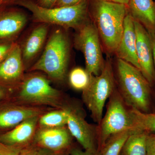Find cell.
Masks as SVG:
<instances>
[{
  "label": "cell",
  "mask_w": 155,
  "mask_h": 155,
  "mask_svg": "<svg viewBox=\"0 0 155 155\" xmlns=\"http://www.w3.org/2000/svg\"><path fill=\"white\" fill-rule=\"evenodd\" d=\"M128 13L127 6L105 0H89V14L106 51L115 53Z\"/></svg>",
  "instance_id": "6da1fadb"
},
{
  "label": "cell",
  "mask_w": 155,
  "mask_h": 155,
  "mask_svg": "<svg viewBox=\"0 0 155 155\" xmlns=\"http://www.w3.org/2000/svg\"><path fill=\"white\" fill-rule=\"evenodd\" d=\"M117 70L119 94L125 104L143 113H150L152 87L140 70L118 58Z\"/></svg>",
  "instance_id": "7a4b0ae2"
},
{
  "label": "cell",
  "mask_w": 155,
  "mask_h": 155,
  "mask_svg": "<svg viewBox=\"0 0 155 155\" xmlns=\"http://www.w3.org/2000/svg\"><path fill=\"white\" fill-rule=\"evenodd\" d=\"M89 3L84 0L76 5L53 8L42 7L33 0H18L15 4L30 11L34 22L77 30L89 20Z\"/></svg>",
  "instance_id": "3957f363"
},
{
  "label": "cell",
  "mask_w": 155,
  "mask_h": 155,
  "mask_svg": "<svg viewBox=\"0 0 155 155\" xmlns=\"http://www.w3.org/2000/svg\"><path fill=\"white\" fill-rule=\"evenodd\" d=\"M69 54L70 43L67 35L61 28L56 29L50 35L40 58L28 71H42L53 80L62 81L67 74Z\"/></svg>",
  "instance_id": "277c9868"
},
{
  "label": "cell",
  "mask_w": 155,
  "mask_h": 155,
  "mask_svg": "<svg viewBox=\"0 0 155 155\" xmlns=\"http://www.w3.org/2000/svg\"><path fill=\"white\" fill-rule=\"evenodd\" d=\"M115 87L113 67L108 61L99 75H91L88 86L82 94L83 101L90 111L94 121L98 124L102 119L106 101L115 91Z\"/></svg>",
  "instance_id": "5b68a950"
},
{
  "label": "cell",
  "mask_w": 155,
  "mask_h": 155,
  "mask_svg": "<svg viewBox=\"0 0 155 155\" xmlns=\"http://www.w3.org/2000/svg\"><path fill=\"white\" fill-rule=\"evenodd\" d=\"M107 111L97 127V140L101 149L108 139L115 135L127 131L135 130L129 110L120 94L114 91L109 98Z\"/></svg>",
  "instance_id": "8992f818"
},
{
  "label": "cell",
  "mask_w": 155,
  "mask_h": 155,
  "mask_svg": "<svg viewBox=\"0 0 155 155\" xmlns=\"http://www.w3.org/2000/svg\"><path fill=\"white\" fill-rule=\"evenodd\" d=\"M19 88L18 98L24 104L62 107L61 92L51 86L43 75L32 73L25 76Z\"/></svg>",
  "instance_id": "52a82bcc"
},
{
  "label": "cell",
  "mask_w": 155,
  "mask_h": 155,
  "mask_svg": "<svg viewBox=\"0 0 155 155\" xmlns=\"http://www.w3.org/2000/svg\"><path fill=\"white\" fill-rule=\"evenodd\" d=\"M77 31L75 45L84 56L85 70L90 75L97 76L101 74L105 63L97 30L94 23L88 20Z\"/></svg>",
  "instance_id": "ba28073f"
},
{
  "label": "cell",
  "mask_w": 155,
  "mask_h": 155,
  "mask_svg": "<svg viewBox=\"0 0 155 155\" xmlns=\"http://www.w3.org/2000/svg\"><path fill=\"white\" fill-rule=\"evenodd\" d=\"M69 110L67 125L71 135L77 140L84 150L91 153L97 151L96 145L97 127L89 124L79 110L69 108Z\"/></svg>",
  "instance_id": "9c48e42d"
},
{
  "label": "cell",
  "mask_w": 155,
  "mask_h": 155,
  "mask_svg": "<svg viewBox=\"0 0 155 155\" xmlns=\"http://www.w3.org/2000/svg\"><path fill=\"white\" fill-rule=\"evenodd\" d=\"M136 34L137 55L140 70L152 87L155 85V69L148 31L134 20Z\"/></svg>",
  "instance_id": "30bf717a"
},
{
  "label": "cell",
  "mask_w": 155,
  "mask_h": 155,
  "mask_svg": "<svg viewBox=\"0 0 155 155\" xmlns=\"http://www.w3.org/2000/svg\"><path fill=\"white\" fill-rule=\"evenodd\" d=\"M25 69L20 45L14 43L8 54L0 63V84L20 86L25 78Z\"/></svg>",
  "instance_id": "8fae6325"
},
{
  "label": "cell",
  "mask_w": 155,
  "mask_h": 155,
  "mask_svg": "<svg viewBox=\"0 0 155 155\" xmlns=\"http://www.w3.org/2000/svg\"><path fill=\"white\" fill-rule=\"evenodd\" d=\"M136 39L134 19L128 12L124 20L122 38L115 53L118 59L131 64L140 70L137 55Z\"/></svg>",
  "instance_id": "7c38bea8"
},
{
  "label": "cell",
  "mask_w": 155,
  "mask_h": 155,
  "mask_svg": "<svg viewBox=\"0 0 155 155\" xmlns=\"http://www.w3.org/2000/svg\"><path fill=\"white\" fill-rule=\"evenodd\" d=\"M71 134L64 127L40 128L35 135L37 144L41 148L56 152L65 149L71 143Z\"/></svg>",
  "instance_id": "4fadbf2b"
},
{
  "label": "cell",
  "mask_w": 155,
  "mask_h": 155,
  "mask_svg": "<svg viewBox=\"0 0 155 155\" xmlns=\"http://www.w3.org/2000/svg\"><path fill=\"white\" fill-rule=\"evenodd\" d=\"M43 108L30 105H10L0 108V129L16 127L30 118L45 114Z\"/></svg>",
  "instance_id": "5bb4252c"
},
{
  "label": "cell",
  "mask_w": 155,
  "mask_h": 155,
  "mask_svg": "<svg viewBox=\"0 0 155 155\" xmlns=\"http://www.w3.org/2000/svg\"><path fill=\"white\" fill-rule=\"evenodd\" d=\"M50 25L39 23L28 34L21 47L25 69L34 61L43 47Z\"/></svg>",
  "instance_id": "9a60e30c"
},
{
  "label": "cell",
  "mask_w": 155,
  "mask_h": 155,
  "mask_svg": "<svg viewBox=\"0 0 155 155\" xmlns=\"http://www.w3.org/2000/svg\"><path fill=\"white\" fill-rule=\"evenodd\" d=\"M39 117L27 119L11 131L2 134L0 136V141L11 147H21L28 143L35 135Z\"/></svg>",
  "instance_id": "2e32d148"
},
{
  "label": "cell",
  "mask_w": 155,
  "mask_h": 155,
  "mask_svg": "<svg viewBox=\"0 0 155 155\" xmlns=\"http://www.w3.org/2000/svg\"><path fill=\"white\" fill-rule=\"evenodd\" d=\"M127 10L134 20L148 31H155V2L153 0H129Z\"/></svg>",
  "instance_id": "e0dca14e"
},
{
  "label": "cell",
  "mask_w": 155,
  "mask_h": 155,
  "mask_svg": "<svg viewBox=\"0 0 155 155\" xmlns=\"http://www.w3.org/2000/svg\"><path fill=\"white\" fill-rule=\"evenodd\" d=\"M23 11L12 10L0 13V39L11 38L19 34L28 22Z\"/></svg>",
  "instance_id": "ac0fdd59"
},
{
  "label": "cell",
  "mask_w": 155,
  "mask_h": 155,
  "mask_svg": "<svg viewBox=\"0 0 155 155\" xmlns=\"http://www.w3.org/2000/svg\"><path fill=\"white\" fill-rule=\"evenodd\" d=\"M148 133L135 130L123 144L120 155H147L146 140Z\"/></svg>",
  "instance_id": "d6986e66"
},
{
  "label": "cell",
  "mask_w": 155,
  "mask_h": 155,
  "mask_svg": "<svg viewBox=\"0 0 155 155\" xmlns=\"http://www.w3.org/2000/svg\"><path fill=\"white\" fill-rule=\"evenodd\" d=\"M69 111V108H61L42 114L38 119L40 128H54L67 125Z\"/></svg>",
  "instance_id": "ffe728a7"
},
{
  "label": "cell",
  "mask_w": 155,
  "mask_h": 155,
  "mask_svg": "<svg viewBox=\"0 0 155 155\" xmlns=\"http://www.w3.org/2000/svg\"><path fill=\"white\" fill-rule=\"evenodd\" d=\"M135 130L155 132V113H144L131 108L129 110Z\"/></svg>",
  "instance_id": "44dd1931"
},
{
  "label": "cell",
  "mask_w": 155,
  "mask_h": 155,
  "mask_svg": "<svg viewBox=\"0 0 155 155\" xmlns=\"http://www.w3.org/2000/svg\"><path fill=\"white\" fill-rule=\"evenodd\" d=\"M134 130H127L111 137L100 150L101 155H119L123 144Z\"/></svg>",
  "instance_id": "7402d4cb"
},
{
  "label": "cell",
  "mask_w": 155,
  "mask_h": 155,
  "mask_svg": "<svg viewBox=\"0 0 155 155\" xmlns=\"http://www.w3.org/2000/svg\"><path fill=\"white\" fill-rule=\"evenodd\" d=\"M90 78L91 75L85 69L77 67L72 69L69 74V83L73 88L83 91L88 86Z\"/></svg>",
  "instance_id": "603a6c76"
},
{
  "label": "cell",
  "mask_w": 155,
  "mask_h": 155,
  "mask_svg": "<svg viewBox=\"0 0 155 155\" xmlns=\"http://www.w3.org/2000/svg\"><path fill=\"white\" fill-rule=\"evenodd\" d=\"M146 147L147 155H155V132L147 134Z\"/></svg>",
  "instance_id": "cb8c5ba5"
},
{
  "label": "cell",
  "mask_w": 155,
  "mask_h": 155,
  "mask_svg": "<svg viewBox=\"0 0 155 155\" xmlns=\"http://www.w3.org/2000/svg\"><path fill=\"white\" fill-rule=\"evenodd\" d=\"M83 1L84 0H58L53 8L71 7L76 5Z\"/></svg>",
  "instance_id": "d4e9b609"
},
{
  "label": "cell",
  "mask_w": 155,
  "mask_h": 155,
  "mask_svg": "<svg viewBox=\"0 0 155 155\" xmlns=\"http://www.w3.org/2000/svg\"><path fill=\"white\" fill-rule=\"evenodd\" d=\"M14 43H0V63L8 54Z\"/></svg>",
  "instance_id": "484cf974"
},
{
  "label": "cell",
  "mask_w": 155,
  "mask_h": 155,
  "mask_svg": "<svg viewBox=\"0 0 155 155\" xmlns=\"http://www.w3.org/2000/svg\"><path fill=\"white\" fill-rule=\"evenodd\" d=\"M69 153L70 155H101V150H100L96 152L91 153L77 148H73L70 150Z\"/></svg>",
  "instance_id": "4316f807"
},
{
  "label": "cell",
  "mask_w": 155,
  "mask_h": 155,
  "mask_svg": "<svg viewBox=\"0 0 155 155\" xmlns=\"http://www.w3.org/2000/svg\"><path fill=\"white\" fill-rule=\"evenodd\" d=\"M58 0H35L38 5L46 8H52Z\"/></svg>",
  "instance_id": "83f0119b"
},
{
  "label": "cell",
  "mask_w": 155,
  "mask_h": 155,
  "mask_svg": "<svg viewBox=\"0 0 155 155\" xmlns=\"http://www.w3.org/2000/svg\"><path fill=\"white\" fill-rule=\"evenodd\" d=\"M152 50L153 60L155 69V31H148Z\"/></svg>",
  "instance_id": "f1b7e54d"
},
{
  "label": "cell",
  "mask_w": 155,
  "mask_h": 155,
  "mask_svg": "<svg viewBox=\"0 0 155 155\" xmlns=\"http://www.w3.org/2000/svg\"><path fill=\"white\" fill-rule=\"evenodd\" d=\"M37 150L34 147L22 149L19 155H36Z\"/></svg>",
  "instance_id": "f546056e"
},
{
  "label": "cell",
  "mask_w": 155,
  "mask_h": 155,
  "mask_svg": "<svg viewBox=\"0 0 155 155\" xmlns=\"http://www.w3.org/2000/svg\"><path fill=\"white\" fill-rule=\"evenodd\" d=\"M22 149V147H13L8 151L0 153V155H19Z\"/></svg>",
  "instance_id": "4dcf8cb0"
},
{
  "label": "cell",
  "mask_w": 155,
  "mask_h": 155,
  "mask_svg": "<svg viewBox=\"0 0 155 155\" xmlns=\"http://www.w3.org/2000/svg\"><path fill=\"white\" fill-rule=\"evenodd\" d=\"M55 153L46 149L41 147L38 149L36 155H56Z\"/></svg>",
  "instance_id": "1f68e13d"
},
{
  "label": "cell",
  "mask_w": 155,
  "mask_h": 155,
  "mask_svg": "<svg viewBox=\"0 0 155 155\" xmlns=\"http://www.w3.org/2000/svg\"><path fill=\"white\" fill-rule=\"evenodd\" d=\"M12 147H13L5 145L0 141V153H3L8 151L12 148Z\"/></svg>",
  "instance_id": "d6a6232c"
},
{
  "label": "cell",
  "mask_w": 155,
  "mask_h": 155,
  "mask_svg": "<svg viewBox=\"0 0 155 155\" xmlns=\"http://www.w3.org/2000/svg\"><path fill=\"white\" fill-rule=\"evenodd\" d=\"M105 1H110V2H114L123 4L127 6L129 0H105Z\"/></svg>",
  "instance_id": "836d02e7"
},
{
  "label": "cell",
  "mask_w": 155,
  "mask_h": 155,
  "mask_svg": "<svg viewBox=\"0 0 155 155\" xmlns=\"http://www.w3.org/2000/svg\"><path fill=\"white\" fill-rule=\"evenodd\" d=\"M4 3H15L18 0H1Z\"/></svg>",
  "instance_id": "e575fe53"
},
{
  "label": "cell",
  "mask_w": 155,
  "mask_h": 155,
  "mask_svg": "<svg viewBox=\"0 0 155 155\" xmlns=\"http://www.w3.org/2000/svg\"><path fill=\"white\" fill-rule=\"evenodd\" d=\"M5 95V92L0 87V100L2 99Z\"/></svg>",
  "instance_id": "d590c367"
},
{
  "label": "cell",
  "mask_w": 155,
  "mask_h": 155,
  "mask_svg": "<svg viewBox=\"0 0 155 155\" xmlns=\"http://www.w3.org/2000/svg\"><path fill=\"white\" fill-rule=\"evenodd\" d=\"M3 3L2 2V1H1V0H0V5H2V4H3Z\"/></svg>",
  "instance_id": "8d00e7d4"
},
{
  "label": "cell",
  "mask_w": 155,
  "mask_h": 155,
  "mask_svg": "<svg viewBox=\"0 0 155 155\" xmlns=\"http://www.w3.org/2000/svg\"><path fill=\"white\" fill-rule=\"evenodd\" d=\"M70 155V154H66V155Z\"/></svg>",
  "instance_id": "74e56055"
},
{
  "label": "cell",
  "mask_w": 155,
  "mask_h": 155,
  "mask_svg": "<svg viewBox=\"0 0 155 155\" xmlns=\"http://www.w3.org/2000/svg\"><path fill=\"white\" fill-rule=\"evenodd\" d=\"M119 155H120V154H119Z\"/></svg>",
  "instance_id": "f35d334b"
}]
</instances>
